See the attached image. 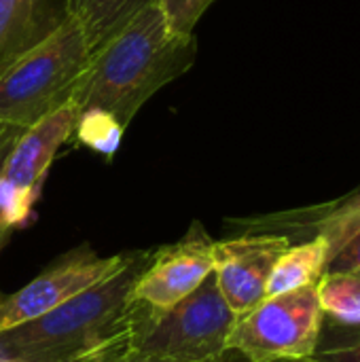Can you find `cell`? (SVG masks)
I'll return each mask as SVG.
<instances>
[{"instance_id": "cell-3", "label": "cell", "mask_w": 360, "mask_h": 362, "mask_svg": "<svg viewBox=\"0 0 360 362\" xmlns=\"http://www.w3.org/2000/svg\"><path fill=\"white\" fill-rule=\"evenodd\" d=\"M89 55L81 21L68 13L53 32L0 68V121L25 129L68 104Z\"/></svg>"}, {"instance_id": "cell-21", "label": "cell", "mask_w": 360, "mask_h": 362, "mask_svg": "<svg viewBox=\"0 0 360 362\" xmlns=\"http://www.w3.org/2000/svg\"><path fill=\"white\" fill-rule=\"evenodd\" d=\"M214 362H248L240 352H236V350H231V348H227L219 358Z\"/></svg>"}, {"instance_id": "cell-9", "label": "cell", "mask_w": 360, "mask_h": 362, "mask_svg": "<svg viewBox=\"0 0 360 362\" xmlns=\"http://www.w3.org/2000/svg\"><path fill=\"white\" fill-rule=\"evenodd\" d=\"M214 240L199 223L182 240L153 250L134 284V299L149 310H168L191 295L214 269Z\"/></svg>"}, {"instance_id": "cell-12", "label": "cell", "mask_w": 360, "mask_h": 362, "mask_svg": "<svg viewBox=\"0 0 360 362\" xmlns=\"http://www.w3.org/2000/svg\"><path fill=\"white\" fill-rule=\"evenodd\" d=\"M327 263H329V248L325 238L316 235L312 240L291 244L280 255V259L272 269L265 297L318 284V280L327 272Z\"/></svg>"}, {"instance_id": "cell-15", "label": "cell", "mask_w": 360, "mask_h": 362, "mask_svg": "<svg viewBox=\"0 0 360 362\" xmlns=\"http://www.w3.org/2000/svg\"><path fill=\"white\" fill-rule=\"evenodd\" d=\"M123 132L125 127H121L115 121V117H110L104 110L79 112L76 127H74V136L83 146L106 157H112L117 153V148L121 146Z\"/></svg>"}, {"instance_id": "cell-11", "label": "cell", "mask_w": 360, "mask_h": 362, "mask_svg": "<svg viewBox=\"0 0 360 362\" xmlns=\"http://www.w3.org/2000/svg\"><path fill=\"white\" fill-rule=\"evenodd\" d=\"M68 17V0H0V68Z\"/></svg>"}, {"instance_id": "cell-20", "label": "cell", "mask_w": 360, "mask_h": 362, "mask_svg": "<svg viewBox=\"0 0 360 362\" xmlns=\"http://www.w3.org/2000/svg\"><path fill=\"white\" fill-rule=\"evenodd\" d=\"M106 362H159V361L149 358V356H142V354L132 352V350H125L123 354H119V356H115V358H110V361H106Z\"/></svg>"}, {"instance_id": "cell-13", "label": "cell", "mask_w": 360, "mask_h": 362, "mask_svg": "<svg viewBox=\"0 0 360 362\" xmlns=\"http://www.w3.org/2000/svg\"><path fill=\"white\" fill-rule=\"evenodd\" d=\"M146 2L151 0H68V13L81 21L93 51Z\"/></svg>"}, {"instance_id": "cell-18", "label": "cell", "mask_w": 360, "mask_h": 362, "mask_svg": "<svg viewBox=\"0 0 360 362\" xmlns=\"http://www.w3.org/2000/svg\"><path fill=\"white\" fill-rule=\"evenodd\" d=\"M350 267H360V233L329 261L327 272H342Z\"/></svg>"}, {"instance_id": "cell-17", "label": "cell", "mask_w": 360, "mask_h": 362, "mask_svg": "<svg viewBox=\"0 0 360 362\" xmlns=\"http://www.w3.org/2000/svg\"><path fill=\"white\" fill-rule=\"evenodd\" d=\"M318 362H360V333L346 344H337L331 348H316L314 356Z\"/></svg>"}, {"instance_id": "cell-14", "label": "cell", "mask_w": 360, "mask_h": 362, "mask_svg": "<svg viewBox=\"0 0 360 362\" xmlns=\"http://www.w3.org/2000/svg\"><path fill=\"white\" fill-rule=\"evenodd\" d=\"M316 288L325 316L346 327H360V267L325 272Z\"/></svg>"}, {"instance_id": "cell-7", "label": "cell", "mask_w": 360, "mask_h": 362, "mask_svg": "<svg viewBox=\"0 0 360 362\" xmlns=\"http://www.w3.org/2000/svg\"><path fill=\"white\" fill-rule=\"evenodd\" d=\"M134 257L136 252L100 257L87 244L74 248L42 269L30 284L0 301V333L64 305L79 293L127 267Z\"/></svg>"}, {"instance_id": "cell-4", "label": "cell", "mask_w": 360, "mask_h": 362, "mask_svg": "<svg viewBox=\"0 0 360 362\" xmlns=\"http://www.w3.org/2000/svg\"><path fill=\"white\" fill-rule=\"evenodd\" d=\"M236 320L210 274L168 310H149L138 301L129 350L159 362H214L227 350Z\"/></svg>"}, {"instance_id": "cell-23", "label": "cell", "mask_w": 360, "mask_h": 362, "mask_svg": "<svg viewBox=\"0 0 360 362\" xmlns=\"http://www.w3.org/2000/svg\"><path fill=\"white\" fill-rule=\"evenodd\" d=\"M278 362H318L316 358H299V361H278Z\"/></svg>"}, {"instance_id": "cell-8", "label": "cell", "mask_w": 360, "mask_h": 362, "mask_svg": "<svg viewBox=\"0 0 360 362\" xmlns=\"http://www.w3.org/2000/svg\"><path fill=\"white\" fill-rule=\"evenodd\" d=\"M289 246L291 240L286 235L257 231L214 242L212 276L238 318L265 299L272 269Z\"/></svg>"}, {"instance_id": "cell-5", "label": "cell", "mask_w": 360, "mask_h": 362, "mask_svg": "<svg viewBox=\"0 0 360 362\" xmlns=\"http://www.w3.org/2000/svg\"><path fill=\"white\" fill-rule=\"evenodd\" d=\"M323 320L316 284L265 297L236 320L227 348L248 362L312 358L320 346Z\"/></svg>"}, {"instance_id": "cell-6", "label": "cell", "mask_w": 360, "mask_h": 362, "mask_svg": "<svg viewBox=\"0 0 360 362\" xmlns=\"http://www.w3.org/2000/svg\"><path fill=\"white\" fill-rule=\"evenodd\" d=\"M76 119L79 110L68 102L19 134L0 170V233L30 223L49 168L74 136Z\"/></svg>"}, {"instance_id": "cell-2", "label": "cell", "mask_w": 360, "mask_h": 362, "mask_svg": "<svg viewBox=\"0 0 360 362\" xmlns=\"http://www.w3.org/2000/svg\"><path fill=\"white\" fill-rule=\"evenodd\" d=\"M153 250L64 305L0 333V362H79L127 344L138 301L134 284Z\"/></svg>"}, {"instance_id": "cell-16", "label": "cell", "mask_w": 360, "mask_h": 362, "mask_svg": "<svg viewBox=\"0 0 360 362\" xmlns=\"http://www.w3.org/2000/svg\"><path fill=\"white\" fill-rule=\"evenodd\" d=\"M163 11L168 23L174 32L182 36H193V28L199 17L210 8L214 0H155Z\"/></svg>"}, {"instance_id": "cell-10", "label": "cell", "mask_w": 360, "mask_h": 362, "mask_svg": "<svg viewBox=\"0 0 360 362\" xmlns=\"http://www.w3.org/2000/svg\"><path fill=\"white\" fill-rule=\"evenodd\" d=\"M238 225H244V231H257V233H280L286 235L293 244V238L312 240L316 235L325 238L329 248V261L360 233V191L354 195L323 206L316 210H303V212H291V214H278L267 218H255V221H242ZM242 231V233H244ZM329 265V263H327Z\"/></svg>"}, {"instance_id": "cell-1", "label": "cell", "mask_w": 360, "mask_h": 362, "mask_svg": "<svg viewBox=\"0 0 360 362\" xmlns=\"http://www.w3.org/2000/svg\"><path fill=\"white\" fill-rule=\"evenodd\" d=\"M195 51V38L174 32L151 0L91 51L70 104L79 112L104 110L127 127L149 98L191 68Z\"/></svg>"}, {"instance_id": "cell-22", "label": "cell", "mask_w": 360, "mask_h": 362, "mask_svg": "<svg viewBox=\"0 0 360 362\" xmlns=\"http://www.w3.org/2000/svg\"><path fill=\"white\" fill-rule=\"evenodd\" d=\"M8 235H11V233H0V250L4 248V244H6V240H8Z\"/></svg>"}, {"instance_id": "cell-19", "label": "cell", "mask_w": 360, "mask_h": 362, "mask_svg": "<svg viewBox=\"0 0 360 362\" xmlns=\"http://www.w3.org/2000/svg\"><path fill=\"white\" fill-rule=\"evenodd\" d=\"M21 132H23L21 127L11 125V123H2V121H0V170H2V165H4V161H6V157H8L13 144H15V140L19 138Z\"/></svg>"}]
</instances>
